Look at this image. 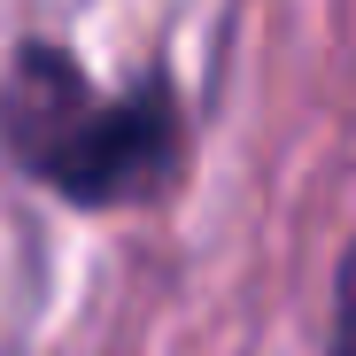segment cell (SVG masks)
<instances>
[{"instance_id": "7a4b0ae2", "label": "cell", "mask_w": 356, "mask_h": 356, "mask_svg": "<svg viewBox=\"0 0 356 356\" xmlns=\"http://www.w3.org/2000/svg\"><path fill=\"white\" fill-rule=\"evenodd\" d=\"M325 356H356V241L341 256V279H333V341Z\"/></svg>"}, {"instance_id": "6da1fadb", "label": "cell", "mask_w": 356, "mask_h": 356, "mask_svg": "<svg viewBox=\"0 0 356 356\" xmlns=\"http://www.w3.org/2000/svg\"><path fill=\"white\" fill-rule=\"evenodd\" d=\"M0 147L78 209H124L178 170V108L163 86L101 93L63 47L31 39L0 78Z\"/></svg>"}]
</instances>
